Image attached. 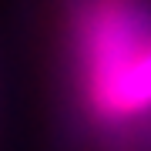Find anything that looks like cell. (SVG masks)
<instances>
[{
	"mask_svg": "<svg viewBox=\"0 0 151 151\" xmlns=\"http://www.w3.org/2000/svg\"><path fill=\"white\" fill-rule=\"evenodd\" d=\"M67 77L101 148L151 151V0H70Z\"/></svg>",
	"mask_w": 151,
	"mask_h": 151,
	"instance_id": "obj_1",
	"label": "cell"
}]
</instances>
